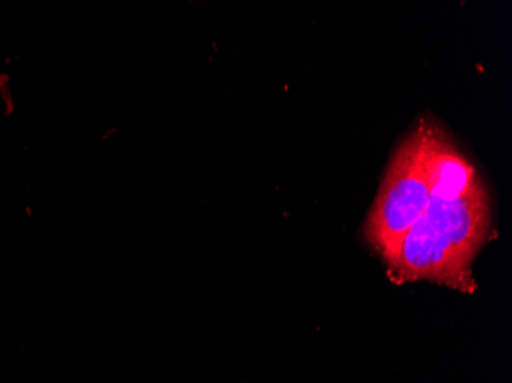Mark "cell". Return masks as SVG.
Listing matches in <instances>:
<instances>
[{
    "instance_id": "cell-2",
    "label": "cell",
    "mask_w": 512,
    "mask_h": 383,
    "mask_svg": "<svg viewBox=\"0 0 512 383\" xmlns=\"http://www.w3.org/2000/svg\"><path fill=\"white\" fill-rule=\"evenodd\" d=\"M388 276L394 284L431 281L463 293L476 290L471 267L459 258L453 246L425 217L405 236L398 261L388 269Z\"/></svg>"
},
{
    "instance_id": "cell-4",
    "label": "cell",
    "mask_w": 512,
    "mask_h": 383,
    "mask_svg": "<svg viewBox=\"0 0 512 383\" xmlns=\"http://www.w3.org/2000/svg\"><path fill=\"white\" fill-rule=\"evenodd\" d=\"M425 167L430 180L431 197L454 200L482 183L473 164L454 146L447 132L424 118Z\"/></svg>"
},
{
    "instance_id": "cell-1",
    "label": "cell",
    "mask_w": 512,
    "mask_h": 383,
    "mask_svg": "<svg viewBox=\"0 0 512 383\" xmlns=\"http://www.w3.org/2000/svg\"><path fill=\"white\" fill-rule=\"evenodd\" d=\"M431 200L425 167L424 118L394 152L367 221L364 238L388 269L396 264L411 227L424 217Z\"/></svg>"
},
{
    "instance_id": "cell-3",
    "label": "cell",
    "mask_w": 512,
    "mask_h": 383,
    "mask_svg": "<svg viewBox=\"0 0 512 383\" xmlns=\"http://www.w3.org/2000/svg\"><path fill=\"white\" fill-rule=\"evenodd\" d=\"M424 217L468 267L491 236L490 197L482 183L454 200L431 197Z\"/></svg>"
}]
</instances>
